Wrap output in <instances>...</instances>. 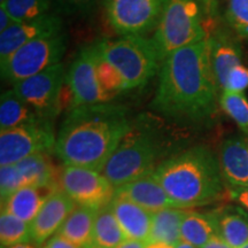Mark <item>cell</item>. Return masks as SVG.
I'll use <instances>...</instances> for the list:
<instances>
[{"instance_id":"obj_1","label":"cell","mask_w":248,"mask_h":248,"mask_svg":"<svg viewBox=\"0 0 248 248\" xmlns=\"http://www.w3.org/2000/svg\"><path fill=\"white\" fill-rule=\"evenodd\" d=\"M218 90L207 37L164 59L151 106L170 120L199 123L215 110Z\"/></svg>"},{"instance_id":"obj_2","label":"cell","mask_w":248,"mask_h":248,"mask_svg":"<svg viewBox=\"0 0 248 248\" xmlns=\"http://www.w3.org/2000/svg\"><path fill=\"white\" fill-rule=\"evenodd\" d=\"M131 128L122 106L108 102L75 107L61 124L53 152L63 166L102 172Z\"/></svg>"},{"instance_id":"obj_3","label":"cell","mask_w":248,"mask_h":248,"mask_svg":"<svg viewBox=\"0 0 248 248\" xmlns=\"http://www.w3.org/2000/svg\"><path fill=\"white\" fill-rule=\"evenodd\" d=\"M177 208L215 202L224 194L218 156L206 146H194L163 160L153 172Z\"/></svg>"},{"instance_id":"obj_4","label":"cell","mask_w":248,"mask_h":248,"mask_svg":"<svg viewBox=\"0 0 248 248\" xmlns=\"http://www.w3.org/2000/svg\"><path fill=\"white\" fill-rule=\"evenodd\" d=\"M162 144L156 135L142 128H131L102 173L116 188L153 173L162 162Z\"/></svg>"},{"instance_id":"obj_5","label":"cell","mask_w":248,"mask_h":248,"mask_svg":"<svg viewBox=\"0 0 248 248\" xmlns=\"http://www.w3.org/2000/svg\"><path fill=\"white\" fill-rule=\"evenodd\" d=\"M200 0H164L153 40L161 61L177 49L206 39Z\"/></svg>"},{"instance_id":"obj_6","label":"cell","mask_w":248,"mask_h":248,"mask_svg":"<svg viewBox=\"0 0 248 248\" xmlns=\"http://www.w3.org/2000/svg\"><path fill=\"white\" fill-rule=\"evenodd\" d=\"M94 46L98 53L120 71L128 90L146 85L162 63L153 40L144 36L102 39Z\"/></svg>"},{"instance_id":"obj_7","label":"cell","mask_w":248,"mask_h":248,"mask_svg":"<svg viewBox=\"0 0 248 248\" xmlns=\"http://www.w3.org/2000/svg\"><path fill=\"white\" fill-rule=\"evenodd\" d=\"M66 51V39L60 35L46 36L28 43L0 61L1 77L15 84L60 63Z\"/></svg>"},{"instance_id":"obj_8","label":"cell","mask_w":248,"mask_h":248,"mask_svg":"<svg viewBox=\"0 0 248 248\" xmlns=\"http://www.w3.org/2000/svg\"><path fill=\"white\" fill-rule=\"evenodd\" d=\"M57 137L52 120L39 117L33 122L23 124L0 132V164L12 166L33 154L54 151Z\"/></svg>"},{"instance_id":"obj_9","label":"cell","mask_w":248,"mask_h":248,"mask_svg":"<svg viewBox=\"0 0 248 248\" xmlns=\"http://www.w3.org/2000/svg\"><path fill=\"white\" fill-rule=\"evenodd\" d=\"M164 0H104L106 18L121 37L144 36L156 28Z\"/></svg>"},{"instance_id":"obj_10","label":"cell","mask_w":248,"mask_h":248,"mask_svg":"<svg viewBox=\"0 0 248 248\" xmlns=\"http://www.w3.org/2000/svg\"><path fill=\"white\" fill-rule=\"evenodd\" d=\"M60 190L75 201L77 206L99 210L111 202L116 188L102 172L82 167L63 166Z\"/></svg>"},{"instance_id":"obj_11","label":"cell","mask_w":248,"mask_h":248,"mask_svg":"<svg viewBox=\"0 0 248 248\" xmlns=\"http://www.w3.org/2000/svg\"><path fill=\"white\" fill-rule=\"evenodd\" d=\"M66 80L61 63L37 75L15 83L13 90L42 119L53 120L58 115V101Z\"/></svg>"},{"instance_id":"obj_12","label":"cell","mask_w":248,"mask_h":248,"mask_svg":"<svg viewBox=\"0 0 248 248\" xmlns=\"http://www.w3.org/2000/svg\"><path fill=\"white\" fill-rule=\"evenodd\" d=\"M97 57L95 46H89L83 48L70 64L66 78L74 95V108L109 102L99 84Z\"/></svg>"},{"instance_id":"obj_13","label":"cell","mask_w":248,"mask_h":248,"mask_svg":"<svg viewBox=\"0 0 248 248\" xmlns=\"http://www.w3.org/2000/svg\"><path fill=\"white\" fill-rule=\"evenodd\" d=\"M61 30L62 21L57 14H46L27 22H15L7 30L0 32V61L28 43L42 37L60 35Z\"/></svg>"},{"instance_id":"obj_14","label":"cell","mask_w":248,"mask_h":248,"mask_svg":"<svg viewBox=\"0 0 248 248\" xmlns=\"http://www.w3.org/2000/svg\"><path fill=\"white\" fill-rule=\"evenodd\" d=\"M218 161L229 192L248 190V138L234 135L222 142Z\"/></svg>"},{"instance_id":"obj_15","label":"cell","mask_w":248,"mask_h":248,"mask_svg":"<svg viewBox=\"0 0 248 248\" xmlns=\"http://www.w3.org/2000/svg\"><path fill=\"white\" fill-rule=\"evenodd\" d=\"M76 206L75 201L63 191H55L49 195L30 224L31 243L42 246L49 238L57 234Z\"/></svg>"},{"instance_id":"obj_16","label":"cell","mask_w":248,"mask_h":248,"mask_svg":"<svg viewBox=\"0 0 248 248\" xmlns=\"http://www.w3.org/2000/svg\"><path fill=\"white\" fill-rule=\"evenodd\" d=\"M115 195L131 201L151 213L176 207L153 173L119 186L115 190Z\"/></svg>"},{"instance_id":"obj_17","label":"cell","mask_w":248,"mask_h":248,"mask_svg":"<svg viewBox=\"0 0 248 248\" xmlns=\"http://www.w3.org/2000/svg\"><path fill=\"white\" fill-rule=\"evenodd\" d=\"M208 39L214 75L219 91H223L229 73L241 64L243 49L237 39L224 31H216Z\"/></svg>"},{"instance_id":"obj_18","label":"cell","mask_w":248,"mask_h":248,"mask_svg":"<svg viewBox=\"0 0 248 248\" xmlns=\"http://www.w3.org/2000/svg\"><path fill=\"white\" fill-rule=\"evenodd\" d=\"M126 239L148 243L151 237L153 213L138 204L115 195L109 203Z\"/></svg>"},{"instance_id":"obj_19","label":"cell","mask_w":248,"mask_h":248,"mask_svg":"<svg viewBox=\"0 0 248 248\" xmlns=\"http://www.w3.org/2000/svg\"><path fill=\"white\" fill-rule=\"evenodd\" d=\"M55 191L59 190L52 187L24 186L14 192L5 201H1V210L31 224L46 199Z\"/></svg>"},{"instance_id":"obj_20","label":"cell","mask_w":248,"mask_h":248,"mask_svg":"<svg viewBox=\"0 0 248 248\" xmlns=\"http://www.w3.org/2000/svg\"><path fill=\"white\" fill-rule=\"evenodd\" d=\"M24 185L60 190L61 170L54 166L48 153L33 154L16 163Z\"/></svg>"},{"instance_id":"obj_21","label":"cell","mask_w":248,"mask_h":248,"mask_svg":"<svg viewBox=\"0 0 248 248\" xmlns=\"http://www.w3.org/2000/svg\"><path fill=\"white\" fill-rule=\"evenodd\" d=\"M182 240L201 248L215 235H218L216 209L207 213L188 210L181 228Z\"/></svg>"},{"instance_id":"obj_22","label":"cell","mask_w":248,"mask_h":248,"mask_svg":"<svg viewBox=\"0 0 248 248\" xmlns=\"http://www.w3.org/2000/svg\"><path fill=\"white\" fill-rule=\"evenodd\" d=\"M97 212V209L90 207L76 206L57 234L62 235L82 248H91L93 225H94Z\"/></svg>"},{"instance_id":"obj_23","label":"cell","mask_w":248,"mask_h":248,"mask_svg":"<svg viewBox=\"0 0 248 248\" xmlns=\"http://www.w3.org/2000/svg\"><path fill=\"white\" fill-rule=\"evenodd\" d=\"M218 235L231 247L240 248L248 243V215L238 207L216 209Z\"/></svg>"},{"instance_id":"obj_24","label":"cell","mask_w":248,"mask_h":248,"mask_svg":"<svg viewBox=\"0 0 248 248\" xmlns=\"http://www.w3.org/2000/svg\"><path fill=\"white\" fill-rule=\"evenodd\" d=\"M187 213L188 209L176 208V207L153 213L150 241H162L172 246L181 243L182 223Z\"/></svg>"},{"instance_id":"obj_25","label":"cell","mask_w":248,"mask_h":248,"mask_svg":"<svg viewBox=\"0 0 248 248\" xmlns=\"http://www.w3.org/2000/svg\"><path fill=\"white\" fill-rule=\"evenodd\" d=\"M125 240H128L126 235L109 204L99 209L93 225L92 247L117 248Z\"/></svg>"},{"instance_id":"obj_26","label":"cell","mask_w":248,"mask_h":248,"mask_svg":"<svg viewBox=\"0 0 248 248\" xmlns=\"http://www.w3.org/2000/svg\"><path fill=\"white\" fill-rule=\"evenodd\" d=\"M35 110L17 95L13 89L7 90L0 99V128L13 129L38 120Z\"/></svg>"},{"instance_id":"obj_27","label":"cell","mask_w":248,"mask_h":248,"mask_svg":"<svg viewBox=\"0 0 248 248\" xmlns=\"http://www.w3.org/2000/svg\"><path fill=\"white\" fill-rule=\"evenodd\" d=\"M23 243H31L29 223L1 210V215H0V244H1V248H8Z\"/></svg>"},{"instance_id":"obj_28","label":"cell","mask_w":248,"mask_h":248,"mask_svg":"<svg viewBox=\"0 0 248 248\" xmlns=\"http://www.w3.org/2000/svg\"><path fill=\"white\" fill-rule=\"evenodd\" d=\"M53 0H7L5 7L15 22H27L48 14Z\"/></svg>"},{"instance_id":"obj_29","label":"cell","mask_w":248,"mask_h":248,"mask_svg":"<svg viewBox=\"0 0 248 248\" xmlns=\"http://www.w3.org/2000/svg\"><path fill=\"white\" fill-rule=\"evenodd\" d=\"M97 74L100 88L109 101L113 100L120 93L128 90L125 80L120 71L107 60H105L99 53L97 57Z\"/></svg>"},{"instance_id":"obj_30","label":"cell","mask_w":248,"mask_h":248,"mask_svg":"<svg viewBox=\"0 0 248 248\" xmlns=\"http://www.w3.org/2000/svg\"><path fill=\"white\" fill-rule=\"evenodd\" d=\"M219 105L244 133H248V100L244 93L223 91Z\"/></svg>"},{"instance_id":"obj_31","label":"cell","mask_w":248,"mask_h":248,"mask_svg":"<svg viewBox=\"0 0 248 248\" xmlns=\"http://www.w3.org/2000/svg\"><path fill=\"white\" fill-rule=\"evenodd\" d=\"M224 16L237 36L248 40V0H228Z\"/></svg>"},{"instance_id":"obj_32","label":"cell","mask_w":248,"mask_h":248,"mask_svg":"<svg viewBox=\"0 0 248 248\" xmlns=\"http://www.w3.org/2000/svg\"><path fill=\"white\" fill-rule=\"evenodd\" d=\"M24 182L16 164L4 166L0 168V195L1 201H5L14 192L24 187Z\"/></svg>"},{"instance_id":"obj_33","label":"cell","mask_w":248,"mask_h":248,"mask_svg":"<svg viewBox=\"0 0 248 248\" xmlns=\"http://www.w3.org/2000/svg\"><path fill=\"white\" fill-rule=\"evenodd\" d=\"M99 0H53L52 5L61 14H83L94 7Z\"/></svg>"},{"instance_id":"obj_34","label":"cell","mask_w":248,"mask_h":248,"mask_svg":"<svg viewBox=\"0 0 248 248\" xmlns=\"http://www.w3.org/2000/svg\"><path fill=\"white\" fill-rule=\"evenodd\" d=\"M248 88V68L244 64L234 67L229 73L226 78L225 86L223 91L244 93L245 90ZM222 91V92H223Z\"/></svg>"},{"instance_id":"obj_35","label":"cell","mask_w":248,"mask_h":248,"mask_svg":"<svg viewBox=\"0 0 248 248\" xmlns=\"http://www.w3.org/2000/svg\"><path fill=\"white\" fill-rule=\"evenodd\" d=\"M43 248H82L60 234H54L43 245Z\"/></svg>"},{"instance_id":"obj_36","label":"cell","mask_w":248,"mask_h":248,"mask_svg":"<svg viewBox=\"0 0 248 248\" xmlns=\"http://www.w3.org/2000/svg\"><path fill=\"white\" fill-rule=\"evenodd\" d=\"M201 5L203 8L204 16H207L209 21L215 20L217 16V11H218L219 0H200Z\"/></svg>"},{"instance_id":"obj_37","label":"cell","mask_w":248,"mask_h":248,"mask_svg":"<svg viewBox=\"0 0 248 248\" xmlns=\"http://www.w3.org/2000/svg\"><path fill=\"white\" fill-rule=\"evenodd\" d=\"M15 23V21L12 18L11 15L5 7H0V32L7 30L9 27H12Z\"/></svg>"},{"instance_id":"obj_38","label":"cell","mask_w":248,"mask_h":248,"mask_svg":"<svg viewBox=\"0 0 248 248\" xmlns=\"http://www.w3.org/2000/svg\"><path fill=\"white\" fill-rule=\"evenodd\" d=\"M231 198L240 203L241 206L248 209V190H243L238 192H231Z\"/></svg>"},{"instance_id":"obj_39","label":"cell","mask_w":248,"mask_h":248,"mask_svg":"<svg viewBox=\"0 0 248 248\" xmlns=\"http://www.w3.org/2000/svg\"><path fill=\"white\" fill-rule=\"evenodd\" d=\"M201 248H233V247H231L228 243H225L219 235H215L212 240H209L208 243Z\"/></svg>"},{"instance_id":"obj_40","label":"cell","mask_w":248,"mask_h":248,"mask_svg":"<svg viewBox=\"0 0 248 248\" xmlns=\"http://www.w3.org/2000/svg\"><path fill=\"white\" fill-rule=\"evenodd\" d=\"M147 243L144 241H137V240H125L122 245H120L117 248H145Z\"/></svg>"},{"instance_id":"obj_41","label":"cell","mask_w":248,"mask_h":248,"mask_svg":"<svg viewBox=\"0 0 248 248\" xmlns=\"http://www.w3.org/2000/svg\"><path fill=\"white\" fill-rule=\"evenodd\" d=\"M145 248H175V246L167 243H162V241H150V243H147Z\"/></svg>"},{"instance_id":"obj_42","label":"cell","mask_w":248,"mask_h":248,"mask_svg":"<svg viewBox=\"0 0 248 248\" xmlns=\"http://www.w3.org/2000/svg\"><path fill=\"white\" fill-rule=\"evenodd\" d=\"M8 248H39V246H37V245L32 244V243H23V244L15 245V246H12Z\"/></svg>"},{"instance_id":"obj_43","label":"cell","mask_w":248,"mask_h":248,"mask_svg":"<svg viewBox=\"0 0 248 248\" xmlns=\"http://www.w3.org/2000/svg\"><path fill=\"white\" fill-rule=\"evenodd\" d=\"M175 248H197V247H194L193 245H191V244H188V243H185V241L182 240L181 243L176 245Z\"/></svg>"},{"instance_id":"obj_44","label":"cell","mask_w":248,"mask_h":248,"mask_svg":"<svg viewBox=\"0 0 248 248\" xmlns=\"http://www.w3.org/2000/svg\"><path fill=\"white\" fill-rule=\"evenodd\" d=\"M6 1H7V0H0V5L4 6L6 4Z\"/></svg>"},{"instance_id":"obj_45","label":"cell","mask_w":248,"mask_h":248,"mask_svg":"<svg viewBox=\"0 0 248 248\" xmlns=\"http://www.w3.org/2000/svg\"><path fill=\"white\" fill-rule=\"evenodd\" d=\"M240 248H248V243H247V244H245L244 246H241Z\"/></svg>"},{"instance_id":"obj_46","label":"cell","mask_w":248,"mask_h":248,"mask_svg":"<svg viewBox=\"0 0 248 248\" xmlns=\"http://www.w3.org/2000/svg\"><path fill=\"white\" fill-rule=\"evenodd\" d=\"M91 248H94V247H91Z\"/></svg>"}]
</instances>
